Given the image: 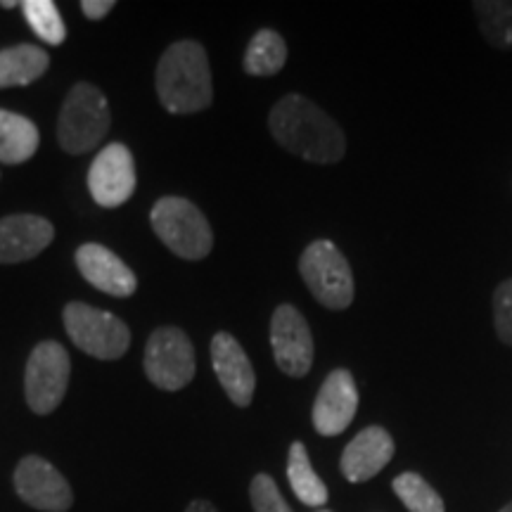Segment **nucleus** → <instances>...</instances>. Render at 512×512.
<instances>
[{
  "mask_svg": "<svg viewBox=\"0 0 512 512\" xmlns=\"http://www.w3.org/2000/svg\"><path fill=\"white\" fill-rule=\"evenodd\" d=\"M268 128L275 143L306 162L335 164L347 152L342 126L323 107L299 93H290L275 102L268 114Z\"/></svg>",
  "mask_w": 512,
  "mask_h": 512,
  "instance_id": "obj_1",
  "label": "nucleus"
},
{
  "mask_svg": "<svg viewBox=\"0 0 512 512\" xmlns=\"http://www.w3.org/2000/svg\"><path fill=\"white\" fill-rule=\"evenodd\" d=\"M157 95L171 114H197L214 100L211 69L197 41H178L157 64Z\"/></svg>",
  "mask_w": 512,
  "mask_h": 512,
  "instance_id": "obj_2",
  "label": "nucleus"
},
{
  "mask_svg": "<svg viewBox=\"0 0 512 512\" xmlns=\"http://www.w3.org/2000/svg\"><path fill=\"white\" fill-rule=\"evenodd\" d=\"M110 124V105L100 88L91 83H76L64 98L60 119H57V140L69 155H86L105 140Z\"/></svg>",
  "mask_w": 512,
  "mask_h": 512,
  "instance_id": "obj_3",
  "label": "nucleus"
},
{
  "mask_svg": "<svg viewBox=\"0 0 512 512\" xmlns=\"http://www.w3.org/2000/svg\"><path fill=\"white\" fill-rule=\"evenodd\" d=\"M150 223L157 238L181 259L200 261L214 247V233L207 216L185 197H162L152 207Z\"/></svg>",
  "mask_w": 512,
  "mask_h": 512,
  "instance_id": "obj_4",
  "label": "nucleus"
},
{
  "mask_svg": "<svg viewBox=\"0 0 512 512\" xmlns=\"http://www.w3.org/2000/svg\"><path fill=\"white\" fill-rule=\"evenodd\" d=\"M299 273L313 299L330 311L349 309L356 297L354 273L347 256L330 240H316L304 249L299 259Z\"/></svg>",
  "mask_w": 512,
  "mask_h": 512,
  "instance_id": "obj_5",
  "label": "nucleus"
},
{
  "mask_svg": "<svg viewBox=\"0 0 512 512\" xmlns=\"http://www.w3.org/2000/svg\"><path fill=\"white\" fill-rule=\"evenodd\" d=\"M64 328L76 347L100 361H117L131 347V330L124 320L83 302L64 306Z\"/></svg>",
  "mask_w": 512,
  "mask_h": 512,
  "instance_id": "obj_6",
  "label": "nucleus"
},
{
  "mask_svg": "<svg viewBox=\"0 0 512 512\" xmlns=\"http://www.w3.org/2000/svg\"><path fill=\"white\" fill-rule=\"evenodd\" d=\"M72 361L57 342H41L31 351L24 373V394L36 415H48L60 406L69 387Z\"/></svg>",
  "mask_w": 512,
  "mask_h": 512,
  "instance_id": "obj_7",
  "label": "nucleus"
},
{
  "mask_svg": "<svg viewBox=\"0 0 512 512\" xmlns=\"http://www.w3.org/2000/svg\"><path fill=\"white\" fill-rule=\"evenodd\" d=\"M195 349L181 328H157L147 339L145 375L164 392H178L195 377Z\"/></svg>",
  "mask_w": 512,
  "mask_h": 512,
  "instance_id": "obj_8",
  "label": "nucleus"
},
{
  "mask_svg": "<svg viewBox=\"0 0 512 512\" xmlns=\"http://www.w3.org/2000/svg\"><path fill=\"white\" fill-rule=\"evenodd\" d=\"M271 347L278 368L290 377L309 375L313 366V335L297 306L280 304L271 318Z\"/></svg>",
  "mask_w": 512,
  "mask_h": 512,
  "instance_id": "obj_9",
  "label": "nucleus"
},
{
  "mask_svg": "<svg viewBox=\"0 0 512 512\" xmlns=\"http://www.w3.org/2000/svg\"><path fill=\"white\" fill-rule=\"evenodd\" d=\"M88 190L105 209L121 207L131 200L136 192V162L126 145L110 143L95 155L88 169Z\"/></svg>",
  "mask_w": 512,
  "mask_h": 512,
  "instance_id": "obj_10",
  "label": "nucleus"
},
{
  "mask_svg": "<svg viewBox=\"0 0 512 512\" xmlns=\"http://www.w3.org/2000/svg\"><path fill=\"white\" fill-rule=\"evenodd\" d=\"M15 491L24 503L41 512H67L74 503L72 486L53 463L41 456L19 460Z\"/></svg>",
  "mask_w": 512,
  "mask_h": 512,
  "instance_id": "obj_11",
  "label": "nucleus"
},
{
  "mask_svg": "<svg viewBox=\"0 0 512 512\" xmlns=\"http://www.w3.org/2000/svg\"><path fill=\"white\" fill-rule=\"evenodd\" d=\"M358 411V389L349 370L337 368L323 382L313 403V427L323 437H337L351 425Z\"/></svg>",
  "mask_w": 512,
  "mask_h": 512,
  "instance_id": "obj_12",
  "label": "nucleus"
},
{
  "mask_svg": "<svg viewBox=\"0 0 512 512\" xmlns=\"http://www.w3.org/2000/svg\"><path fill=\"white\" fill-rule=\"evenodd\" d=\"M211 363L228 399L235 406L247 408L254 399L256 375L247 351L230 332H216L211 339Z\"/></svg>",
  "mask_w": 512,
  "mask_h": 512,
  "instance_id": "obj_13",
  "label": "nucleus"
},
{
  "mask_svg": "<svg viewBox=\"0 0 512 512\" xmlns=\"http://www.w3.org/2000/svg\"><path fill=\"white\" fill-rule=\"evenodd\" d=\"M55 238L53 223L36 214H12L0 219V264L34 259Z\"/></svg>",
  "mask_w": 512,
  "mask_h": 512,
  "instance_id": "obj_14",
  "label": "nucleus"
},
{
  "mask_svg": "<svg viewBox=\"0 0 512 512\" xmlns=\"http://www.w3.org/2000/svg\"><path fill=\"white\" fill-rule=\"evenodd\" d=\"M76 266L95 290L112 294V297H131L138 287L136 273L112 249L95 245V242H86L76 249Z\"/></svg>",
  "mask_w": 512,
  "mask_h": 512,
  "instance_id": "obj_15",
  "label": "nucleus"
},
{
  "mask_svg": "<svg viewBox=\"0 0 512 512\" xmlns=\"http://www.w3.org/2000/svg\"><path fill=\"white\" fill-rule=\"evenodd\" d=\"M394 458V439L392 434L382 427H366L363 432H358L354 439L349 441L344 448L342 460V475L349 479L351 484H361L380 475L384 467L389 465V460Z\"/></svg>",
  "mask_w": 512,
  "mask_h": 512,
  "instance_id": "obj_16",
  "label": "nucleus"
},
{
  "mask_svg": "<svg viewBox=\"0 0 512 512\" xmlns=\"http://www.w3.org/2000/svg\"><path fill=\"white\" fill-rule=\"evenodd\" d=\"M41 133L36 124L22 114L0 110V162L24 164L36 155Z\"/></svg>",
  "mask_w": 512,
  "mask_h": 512,
  "instance_id": "obj_17",
  "label": "nucleus"
},
{
  "mask_svg": "<svg viewBox=\"0 0 512 512\" xmlns=\"http://www.w3.org/2000/svg\"><path fill=\"white\" fill-rule=\"evenodd\" d=\"M50 67V55L43 48L22 46L0 50V88L29 86L41 79Z\"/></svg>",
  "mask_w": 512,
  "mask_h": 512,
  "instance_id": "obj_18",
  "label": "nucleus"
},
{
  "mask_svg": "<svg viewBox=\"0 0 512 512\" xmlns=\"http://www.w3.org/2000/svg\"><path fill=\"white\" fill-rule=\"evenodd\" d=\"M287 479L294 496L299 498L309 508H325L328 503V486L313 470L309 451L302 441H294L290 446V456H287Z\"/></svg>",
  "mask_w": 512,
  "mask_h": 512,
  "instance_id": "obj_19",
  "label": "nucleus"
},
{
  "mask_svg": "<svg viewBox=\"0 0 512 512\" xmlns=\"http://www.w3.org/2000/svg\"><path fill=\"white\" fill-rule=\"evenodd\" d=\"M287 62V46L283 36L273 29L256 31L249 41L245 53V72L252 76H273L285 67Z\"/></svg>",
  "mask_w": 512,
  "mask_h": 512,
  "instance_id": "obj_20",
  "label": "nucleus"
},
{
  "mask_svg": "<svg viewBox=\"0 0 512 512\" xmlns=\"http://www.w3.org/2000/svg\"><path fill=\"white\" fill-rule=\"evenodd\" d=\"M486 43L512 50V0H477L472 5Z\"/></svg>",
  "mask_w": 512,
  "mask_h": 512,
  "instance_id": "obj_21",
  "label": "nucleus"
},
{
  "mask_svg": "<svg viewBox=\"0 0 512 512\" xmlns=\"http://www.w3.org/2000/svg\"><path fill=\"white\" fill-rule=\"evenodd\" d=\"M24 17L34 34L48 46H62L67 41V27L53 0H24Z\"/></svg>",
  "mask_w": 512,
  "mask_h": 512,
  "instance_id": "obj_22",
  "label": "nucleus"
},
{
  "mask_svg": "<svg viewBox=\"0 0 512 512\" xmlns=\"http://www.w3.org/2000/svg\"><path fill=\"white\" fill-rule=\"evenodd\" d=\"M392 489L408 512H446L441 496L418 472H403L392 482Z\"/></svg>",
  "mask_w": 512,
  "mask_h": 512,
  "instance_id": "obj_23",
  "label": "nucleus"
},
{
  "mask_svg": "<svg viewBox=\"0 0 512 512\" xmlns=\"http://www.w3.org/2000/svg\"><path fill=\"white\" fill-rule=\"evenodd\" d=\"M249 498H252L254 512H294L280 494L278 484L271 475H256L249 484Z\"/></svg>",
  "mask_w": 512,
  "mask_h": 512,
  "instance_id": "obj_24",
  "label": "nucleus"
},
{
  "mask_svg": "<svg viewBox=\"0 0 512 512\" xmlns=\"http://www.w3.org/2000/svg\"><path fill=\"white\" fill-rule=\"evenodd\" d=\"M494 325L498 339L512 347V278L494 292Z\"/></svg>",
  "mask_w": 512,
  "mask_h": 512,
  "instance_id": "obj_25",
  "label": "nucleus"
},
{
  "mask_svg": "<svg viewBox=\"0 0 512 512\" xmlns=\"http://www.w3.org/2000/svg\"><path fill=\"white\" fill-rule=\"evenodd\" d=\"M114 8V0H83L81 10L88 19H102L107 17Z\"/></svg>",
  "mask_w": 512,
  "mask_h": 512,
  "instance_id": "obj_26",
  "label": "nucleus"
},
{
  "mask_svg": "<svg viewBox=\"0 0 512 512\" xmlns=\"http://www.w3.org/2000/svg\"><path fill=\"white\" fill-rule=\"evenodd\" d=\"M185 512H219V510H216V505L209 501H192L188 508H185Z\"/></svg>",
  "mask_w": 512,
  "mask_h": 512,
  "instance_id": "obj_27",
  "label": "nucleus"
},
{
  "mask_svg": "<svg viewBox=\"0 0 512 512\" xmlns=\"http://www.w3.org/2000/svg\"><path fill=\"white\" fill-rule=\"evenodd\" d=\"M0 5H3V8H17L15 0H3V3H0Z\"/></svg>",
  "mask_w": 512,
  "mask_h": 512,
  "instance_id": "obj_28",
  "label": "nucleus"
},
{
  "mask_svg": "<svg viewBox=\"0 0 512 512\" xmlns=\"http://www.w3.org/2000/svg\"><path fill=\"white\" fill-rule=\"evenodd\" d=\"M501 512H512V503H508V505H503V508H501Z\"/></svg>",
  "mask_w": 512,
  "mask_h": 512,
  "instance_id": "obj_29",
  "label": "nucleus"
},
{
  "mask_svg": "<svg viewBox=\"0 0 512 512\" xmlns=\"http://www.w3.org/2000/svg\"><path fill=\"white\" fill-rule=\"evenodd\" d=\"M316 512H330V510H325V508H318Z\"/></svg>",
  "mask_w": 512,
  "mask_h": 512,
  "instance_id": "obj_30",
  "label": "nucleus"
}]
</instances>
